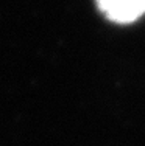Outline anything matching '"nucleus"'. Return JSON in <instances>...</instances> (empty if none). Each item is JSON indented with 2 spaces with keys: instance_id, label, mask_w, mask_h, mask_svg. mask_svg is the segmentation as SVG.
<instances>
[{
  "instance_id": "1",
  "label": "nucleus",
  "mask_w": 145,
  "mask_h": 146,
  "mask_svg": "<svg viewBox=\"0 0 145 146\" xmlns=\"http://www.w3.org/2000/svg\"><path fill=\"white\" fill-rule=\"evenodd\" d=\"M100 11L109 20L130 23L145 13V0H97Z\"/></svg>"
}]
</instances>
